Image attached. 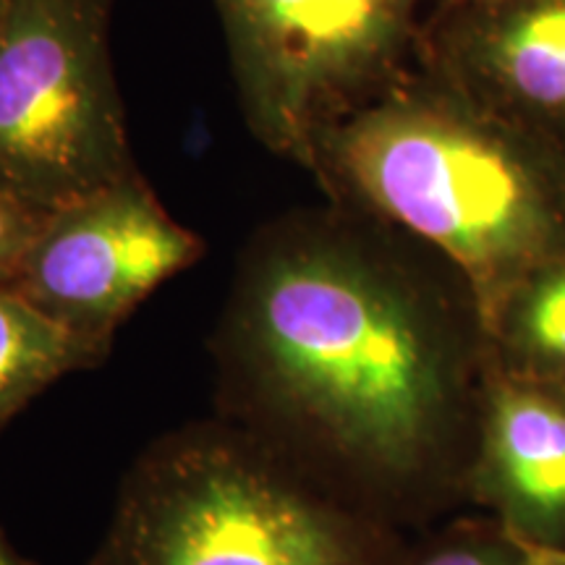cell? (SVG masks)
I'll return each mask as SVG.
<instances>
[{
  "mask_svg": "<svg viewBox=\"0 0 565 565\" xmlns=\"http://www.w3.org/2000/svg\"><path fill=\"white\" fill-rule=\"evenodd\" d=\"M416 61L565 150V0H443Z\"/></svg>",
  "mask_w": 565,
  "mask_h": 565,
  "instance_id": "obj_7",
  "label": "cell"
},
{
  "mask_svg": "<svg viewBox=\"0 0 565 565\" xmlns=\"http://www.w3.org/2000/svg\"><path fill=\"white\" fill-rule=\"evenodd\" d=\"M97 353L38 312L17 291H0V427L71 372L95 370Z\"/></svg>",
  "mask_w": 565,
  "mask_h": 565,
  "instance_id": "obj_10",
  "label": "cell"
},
{
  "mask_svg": "<svg viewBox=\"0 0 565 565\" xmlns=\"http://www.w3.org/2000/svg\"><path fill=\"white\" fill-rule=\"evenodd\" d=\"M534 550L545 565H565V550H540V547Z\"/></svg>",
  "mask_w": 565,
  "mask_h": 565,
  "instance_id": "obj_14",
  "label": "cell"
},
{
  "mask_svg": "<svg viewBox=\"0 0 565 565\" xmlns=\"http://www.w3.org/2000/svg\"><path fill=\"white\" fill-rule=\"evenodd\" d=\"M244 121L267 150L312 160L317 139L416 61L422 0H212Z\"/></svg>",
  "mask_w": 565,
  "mask_h": 565,
  "instance_id": "obj_5",
  "label": "cell"
},
{
  "mask_svg": "<svg viewBox=\"0 0 565 565\" xmlns=\"http://www.w3.org/2000/svg\"><path fill=\"white\" fill-rule=\"evenodd\" d=\"M3 11H6V0H0V19H3Z\"/></svg>",
  "mask_w": 565,
  "mask_h": 565,
  "instance_id": "obj_15",
  "label": "cell"
},
{
  "mask_svg": "<svg viewBox=\"0 0 565 565\" xmlns=\"http://www.w3.org/2000/svg\"><path fill=\"white\" fill-rule=\"evenodd\" d=\"M0 565H38V563H32L30 557L21 555L19 550L9 542V536L0 532Z\"/></svg>",
  "mask_w": 565,
  "mask_h": 565,
  "instance_id": "obj_13",
  "label": "cell"
},
{
  "mask_svg": "<svg viewBox=\"0 0 565 565\" xmlns=\"http://www.w3.org/2000/svg\"><path fill=\"white\" fill-rule=\"evenodd\" d=\"M466 500L524 545L565 550V391L490 366Z\"/></svg>",
  "mask_w": 565,
  "mask_h": 565,
  "instance_id": "obj_8",
  "label": "cell"
},
{
  "mask_svg": "<svg viewBox=\"0 0 565 565\" xmlns=\"http://www.w3.org/2000/svg\"><path fill=\"white\" fill-rule=\"evenodd\" d=\"M404 565H545L492 519H461L437 532L422 547L408 550Z\"/></svg>",
  "mask_w": 565,
  "mask_h": 565,
  "instance_id": "obj_11",
  "label": "cell"
},
{
  "mask_svg": "<svg viewBox=\"0 0 565 565\" xmlns=\"http://www.w3.org/2000/svg\"><path fill=\"white\" fill-rule=\"evenodd\" d=\"M51 212L32 207L0 189V291L11 288L26 252Z\"/></svg>",
  "mask_w": 565,
  "mask_h": 565,
  "instance_id": "obj_12",
  "label": "cell"
},
{
  "mask_svg": "<svg viewBox=\"0 0 565 565\" xmlns=\"http://www.w3.org/2000/svg\"><path fill=\"white\" fill-rule=\"evenodd\" d=\"M487 335L498 370L565 391V252L505 296Z\"/></svg>",
  "mask_w": 565,
  "mask_h": 565,
  "instance_id": "obj_9",
  "label": "cell"
},
{
  "mask_svg": "<svg viewBox=\"0 0 565 565\" xmlns=\"http://www.w3.org/2000/svg\"><path fill=\"white\" fill-rule=\"evenodd\" d=\"M408 550L404 529L217 414L141 450L89 565H404Z\"/></svg>",
  "mask_w": 565,
  "mask_h": 565,
  "instance_id": "obj_3",
  "label": "cell"
},
{
  "mask_svg": "<svg viewBox=\"0 0 565 565\" xmlns=\"http://www.w3.org/2000/svg\"><path fill=\"white\" fill-rule=\"evenodd\" d=\"M113 0H6L0 189L55 212L139 173L110 58Z\"/></svg>",
  "mask_w": 565,
  "mask_h": 565,
  "instance_id": "obj_4",
  "label": "cell"
},
{
  "mask_svg": "<svg viewBox=\"0 0 565 565\" xmlns=\"http://www.w3.org/2000/svg\"><path fill=\"white\" fill-rule=\"evenodd\" d=\"M217 414L408 529L466 500L492 345L469 280L353 207L294 210L238 257Z\"/></svg>",
  "mask_w": 565,
  "mask_h": 565,
  "instance_id": "obj_1",
  "label": "cell"
},
{
  "mask_svg": "<svg viewBox=\"0 0 565 565\" xmlns=\"http://www.w3.org/2000/svg\"><path fill=\"white\" fill-rule=\"evenodd\" d=\"M328 202L404 228L469 280L484 324L565 252V150L414 61L317 139Z\"/></svg>",
  "mask_w": 565,
  "mask_h": 565,
  "instance_id": "obj_2",
  "label": "cell"
},
{
  "mask_svg": "<svg viewBox=\"0 0 565 565\" xmlns=\"http://www.w3.org/2000/svg\"><path fill=\"white\" fill-rule=\"evenodd\" d=\"M202 257L139 171L51 212L11 291L105 362L139 303Z\"/></svg>",
  "mask_w": 565,
  "mask_h": 565,
  "instance_id": "obj_6",
  "label": "cell"
}]
</instances>
